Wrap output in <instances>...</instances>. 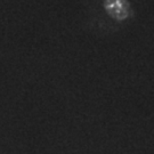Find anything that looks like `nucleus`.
<instances>
[{
    "instance_id": "obj_1",
    "label": "nucleus",
    "mask_w": 154,
    "mask_h": 154,
    "mask_svg": "<svg viewBox=\"0 0 154 154\" xmlns=\"http://www.w3.org/2000/svg\"><path fill=\"white\" fill-rule=\"evenodd\" d=\"M106 7L116 18H125L126 16L125 0H107Z\"/></svg>"
}]
</instances>
